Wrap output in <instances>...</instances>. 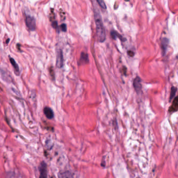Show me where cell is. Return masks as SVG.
I'll return each mask as SVG.
<instances>
[{
	"label": "cell",
	"mask_w": 178,
	"mask_h": 178,
	"mask_svg": "<svg viewBox=\"0 0 178 178\" xmlns=\"http://www.w3.org/2000/svg\"><path fill=\"white\" fill-rule=\"evenodd\" d=\"M44 114L47 119H52L54 117V113L52 109L49 107H45L44 109Z\"/></svg>",
	"instance_id": "8992f818"
},
{
	"label": "cell",
	"mask_w": 178,
	"mask_h": 178,
	"mask_svg": "<svg viewBox=\"0 0 178 178\" xmlns=\"http://www.w3.org/2000/svg\"><path fill=\"white\" fill-rule=\"evenodd\" d=\"M63 55L61 50H58L57 51V56H56V65L59 68H61L63 66Z\"/></svg>",
	"instance_id": "277c9868"
},
{
	"label": "cell",
	"mask_w": 178,
	"mask_h": 178,
	"mask_svg": "<svg viewBox=\"0 0 178 178\" xmlns=\"http://www.w3.org/2000/svg\"><path fill=\"white\" fill-rule=\"evenodd\" d=\"M25 21L26 25L29 29L31 31L35 30L36 28V24L34 17L29 15L26 16Z\"/></svg>",
	"instance_id": "7a4b0ae2"
},
{
	"label": "cell",
	"mask_w": 178,
	"mask_h": 178,
	"mask_svg": "<svg viewBox=\"0 0 178 178\" xmlns=\"http://www.w3.org/2000/svg\"><path fill=\"white\" fill-rule=\"evenodd\" d=\"M111 35L112 37H113V38H114V39H116V37H118V38H119L121 39V40H123V37L121 36V35L119 34V33H117L116 31H111Z\"/></svg>",
	"instance_id": "30bf717a"
},
{
	"label": "cell",
	"mask_w": 178,
	"mask_h": 178,
	"mask_svg": "<svg viewBox=\"0 0 178 178\" xmlns=\"http://www.w3.org/2000/svg\"><path fill=\"white\" fill-rule=\"evenodd\" d=\"M52 26L53 27H54L55 28H56L57 27V23L56 21H55V22H53V24H52Z\"/></svg>",
	"instance_id": "2e32d148"
},
{
	"label": "cell",
	"mask_w": 178,
	"mask_h": 178,
	"mask_svg": "<svg viewBox=\"0 0 178 178\" xmlns=\"http://www.w3.org/2000/svg\"><path fill=\"white\" fill-rule=\"evenodd\" d=\"M97 2L98 3L99 5L101 6V8H102L104 10H106V6L105 4V2L102 0H98Z\"/></svg>",
	"instance_id": "4fadbf2b"
},
{
	"label": "cell",
	"mask_w": 178,
	"mask_h": 178,
	"mask_svg": "<svg viewBox=\"0 0 178 178\" xmlns=\"http://www.w3.org/2000/svg\"><path fill=\"white\" fill-rule=\"evenodd\" d=\"M177 89L176 87H173L171 89L170 97V100H171L173 99V98L175 97V94H176V91H177Z\"/></svg>",
	"instance_id": "7c38bea8"
},
{
	"label": "cell",
	"mask_w": 178,
	"mask_h": 178,
	"mask_svg": "<svg viewBox=\"0 0 178 178\" xmlns=\"http://www.w3.org/2000/svg\"><path fill=\"white\" fill-rule=\"evenodd\" d=\"M128 54L129 56H130V57H133V56H134V52L133 51H129L128 52Z\"/></svg>",
	"instance_id": "9a60e30c"
},
{
	"label": "cell",
	"mask_w": 178,
	"mask_h": 178,
	"mask_svg": "<svg viewBox=\"0 0 178 178\" xmlns=\"http://www.w3.org/2000/svg\"><path fill=\"white\" fill-rule=\"evenodd\" d=\"M10 62L12 65H13V67L14 68L15 72H17L19 73V68L18 64H17V63L15 61V60L13 58H10Z\"/></svg>",
	"instance_id": "9c48e42d"
},
{
	"label": "cell",
	"mask_w": 178,
	"mask_h": 178,
	"mask_svg": "<svg viewBox=\"0 0 178 178\" xmlns=\"http://www.w3.org/2000/svg\"><path fill=\"white\" fill-rule=\"evenodd\" d=\"M81 60L85 63H88L89 62L88 54L82 52L81 54Z\"/></svg>",
	"instance_id": "8fae6325"
},
{
	"label": "cell",
	"mask_w": 178,
	"mask_h": 178,
	"mask_svg": "<svg viewBox=\"0 0 178 178\" xmlns=\"http://www.w3.org/2000/svg\"><path fill=\"white\" fill-rule=\"evenodd\" d=\"M59 28H60V30L62 31H66V29H67V26L66 25V24H62V25H60V26L59 27Z\"/></svg>",
	"instance_id": "5bb4252c"
},
{
	"label": "cell",
	"mask_w": 178,
	"mask_h": 178,
	"mask_svg": "<svg viewBox=\"0 0 178 178\" xmlns=\"http://www.w3.org/2000/svg\"><path fill=\"white\" fill-rule=\"evenodd\" d=\"M40 176L39 178H47V163L44 161L42 162L39 166Z\"/></svg>",
	"instance_id": "3957f363"
},
{
	"label": "cell",
	"mask_w": 178,
	"mask_h": 178,
	"mask_svg": "<svg viewBox=\"0 0 178 178\" xmlns=\"http://www.w3.org/2000/svg\"><path fill=\"white\" fill-rule=\"evenodd\" d=\"M133 86L137 93H140L141 91V89H142L141 80L139 77H137L134 79V82H133Z\"/></svg>",
	"instance_id": "5b68a950"
},
{
	"label": "cell",
	"mask_w": 178,
	"mask_h": 178,
	"mask_svg": "<svg viewBox=\"0 0 178 178\" xmlns=\"http://www.w3.org/2000/svg\"><path fill=\"white\" fill-rule=\"evenodd\" d=\"M94 18L96 21L97 36L99 42H103L106 38L105 31L101 17V14L98 10L94 11Z\"/></svg>",
	"instance_id": "6da1fadb"
},
{
	"label": "cell",
	"mask_w": 178,
	"mask_h": 178,
	"mask_svg": "<svg viewBox=\"0 0 178 178\" xmlns=\"http://www.w3.org/2000/svg\"><path fill=\"white\" fill-rule=\"evenodd\" d=\"M58 178H74L72 173L69 171H65L58 173Z\"/></svg>",
	"instance_id": "ba28073f"
},
{
	"label": "cell",
	"mask_w": 178,
	"mask_h": 178,
	"mask_svg": "<svg viewBox=\"0 0 178 178\" xmlns=\"http://www.w3.org/2000/svg\"><path fill=\"white\" fill-rule=\"evenodd\" d=\"M178 111V96L175 98L172 105L169 108L170 112H173Z\"/></svg>",
	"instance_id": "52a82bcc"
}]
</instances>
